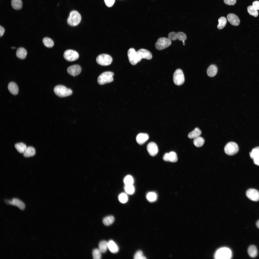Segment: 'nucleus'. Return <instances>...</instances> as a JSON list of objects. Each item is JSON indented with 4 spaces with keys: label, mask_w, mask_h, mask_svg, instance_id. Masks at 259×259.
Returning <instances> with one entry per match:
<instances>
[{
    "label": "nucleus",
    "mask_w": 259,
    "mask_h": 259,
    "mask_svg": "<svg viewBox=\"0 0 259 259\" xmlns=\"http://www.w3.org/2000/svg\"><path fill=\"white\" fill-rule=\"evenodd\" d=\"M173 80L174 83L177 85H180L183 83L184 81V76L181 69H178L175 71L173 74Z\"/></svg>",
    "instance_id": "obj_8"
},
{
    "label": "nucleus",
    "mask_w": 259,
    "mask_h": 259,
    "mask_svg": "<svg viewBox=\"0 0 259 259\" xmlns=\"http://www.w3.org/2000/svg\"><path fill=\"white\" fill-rule=\"evenodd\" d=\"M218 68L215 65H210L207 70V74L210 77L214 76L217 74Z\"/></svg>",
    "instance_id": "obj_22"
},
{
    "label": "nucleus",
    "mask_w": 259,
    "mask_h": 259,
    "mask_svg": "<svg viewBox=\"0 0 259 259\" xmlns=\"http://www.w3.org/2000/svg\"><path fill=\"white\" fill-rule=\"evenodd\" d=\"M171 44V41L168 38L162 37L158 40L155 43V47L157 49L162 50L168 47Z\"/></svg>",
    "instance_id": "obj_5"
},
{
    "label": "nucleus",
    "mask_w": 259,
    "mask_h": 259,
    "mask_svg": "<svg viewBox=\"0 0 259 259\" xmlns=\"http://www.w3.org/2000/svg\"><path fill=\"white\" fill-rule=\"evenodd\" d=\"M239 150V147L236 143L233 142L228 143L224 148L225 153L229 155H233L236 153Z\"/></svg>",
    "instance_id": "obj_7"
},
{
    "label": "nucleus",
    "mask_w": 259,
    "mask_h": 259,
    "mask_svg": "<svg viewBox=\"0 0 259 259\" xmlns=\"http://www.w3.org/2000/svg\"><path fill=\"white\" fill-rule=\"evenodd\" d=\"M253 159L254 163L258 165H259V157L254 158Z\"/></svg>",
    "instance_id": "obj_46"
},
{
    "label": "nucleus",
    "mask_w": 259,
    "mask_h": 259,
    "mask_svg": "<svg viewBox=\"0 0 259 259\" xmlns=\"http://www.w3.org/2000/svg\"><path fill=\"white\" fill-rule=\"evenodd\" d=\"M248 253L250 257L254 258L256 257L257 255L258 251L256 246L253 245L250 246L248 249Z\"/></svg>",
    "instance_id": "obj_26"
},
{
    "label": "nucleus",
    "mask_w": 259,
    "mask_h": 259,
    "mask_svg": "<svg viewBox=\"0 0 259 259\" xmlns=\"http://www.w3.org/2000/svg\"><path fill=\"white\" fill-rule=\"evenodd\" d=\"M250 157L253 159L254 158L259 157V147L253 148L250 153Z\"/></svg>",
    "instance_id": "obj_35"
},
{
    "label": "nucleus",
    "mask_w": 259,
    "mask_h": 259,
    "mask_svg": "<svg viewBox=\"0 0 259 259\" xmlns=\"http://www.w3.org/2000/svg\"><path fill=\"white\" fill-rule=\"evenodd\" d=\"M55 94L58 96L63 97L71 95L72 93V90L67 88L65 86L59 85L56 86L53 89Z\"/></svg>",
    "instance_id": "obj_1"
},
{
    "label": "nucleus",
    "mask_w": 259,
    "mask_h": 259,
    "mask_svg": "<svg viewBox=\"0 0 259 259\" xmlns=\"http://www.w3.org/2000/svg\"><path fill=\"white\" fill-rule=\"evenodd\" d=\"M119 201L122 203H126L128 200V197L126 194L122 193L120 194L118 196Z\"/></svg>",
    "instance_id": "obj_40"
},
{
    "label": "nucleus",
    "mask_w": 259,
    "mask_h": 259,
    "mask_svg": "<svg viewBox=\"0 0 259 259\" xmlns=\"http://www.w3.org/2000/svg\"><path fill=\"white\" fill-rule=\"evenodd\" d=\"M218 24L217 26L218 28L221 29L223 28L226 25L227 20L226 18L224 17H221L218 19Z\"/></svg>",
    "instance_id": "obj_30"
},
{
    "label": "nucleus",
    "mask_w": 259,
    "mask_h": 259,
    "mask_svg": "<svg viewBox=\"0 0 259 259\" xmlns=\"http://www.w3.org/2000/svg\"><path fill=\"white\" fill-rule=\"evenodd\" d=\"M114 75L113 73L111 71L103 72L98 77V82L100 85H103L112 82L113 80V77Z\"/></svg>",
    "instance_id": "obj_4"
},
{
    "label": "nucleus",
    "mask_w": 259,
    "mask_h": 259,
    "mask_svg": "<svg viewBox=\"0 0 259 259\" xmlns=\"http://www.w3.org/2000/svg\"><path fill=\"white\" fill-rule=\"evenodd\" d=\"M247 11L249 14L255 17H257L258 15V12L252 6H250L247 8Z\"/></svg>",
    "instance_id": "obj_34"
},
{
    "label": "nucleus",
    "mask_w": 259,
    "mask_h": 259,
    "mask_svg": "<svg viewBox=\"0 0 259 259\" xmlns=\"http://www.w3.org/2000/svg\"><path fill=\"white\" fill-rule=\"evenodd\" d=\"M232 253L231 250L227 247H222L218 249L215 253L214 257L218 259H228L231 258Z\"/></svg>",
    "instance_id": "obj_3"
},
{
    "label": "nucleus",
    "mask_w": 259,
    "mask_h": 259,
    "mask_svg": "<svg viewBox=\"0 0 259 259\" xmlns=\"http://www.w3.org/2000/svg\"><path fill=\"white\" fill-rule=\"evenodd\" d=\"M256 225L257 227L259 229V220L257 222Z\"/></svg>",
    "instance_id": "obj_47"
},
{
    "label": "nucleus",
    "mask_w": 259,
    "mask_h": 259,
    "mask_svg": "<svg viewBox=\"0 0 259 259\" xmlns=\"http://www.w3.org/2000/svg\"><path fill=\"white\" fill-rule=\"evenodd\" d=\"M63 56L67 60L69 61H75L79 57V54L76 51L71 49L66 50L64 52Z\"/></svg>",
    "instance_id": "obj_10"
},
{
    "label": "nucleus",
    "mask_w": 259,
    "mask_h": 259,
    "mask_svg": "<svg viewBox=\"0 0 259 259\" xmlns=\"http://www.w3.org/2000/svg\"><path fill=\"white\" fill-rule=\"evenodd\" d=\"M148 135L146 133H141L139 134L136 137L137 142L140 145L145 143L148 139Z\"/></svg>",
    "instance_id": "obj_19"
},
{
    "label": "nucleus",
    "mask_w": 259,
    "mask_h": 259,
    "mask_svg": "<svg viewBox=\"0 0 259 259\" xmlns=\"http://www.w3.org/2000/svg\"><path fill=\"white\" fill-rule=\"evenodd\" d=\"M22 2L21 0H11V5L13 9L19 10L21 9L22 6Z\"/></svg>",
    "instance_id": "obj_27"
},
{
    "label": "nucleus",
    "mask_w": 259,
    "mask_h": 259,
    "mask_svg": "<svg viewBox=\"0 0 259 259\" xmlns=\"http://www.w3.org/2000/svg\"><path fill=\"white\" fill-rule=\"evenodd\" d=\"M147 200L150 202L155 201L157 199V195L154 192H150L147 194L146 196Z\"/></svg>",
    "instance_id": "obj_36"
},
{
    "label": "nucleus",
    "mask_w": 259,
    "mask_h": 259,
    "mask_svg": "<svg viewBox=\"0 0 259 259\" xmlns=\"http://www.w3.org/2000/svg\"><path fill=\"white\" fill-rule=\"evenodd\" d=\"M124 182L125 185H132L134 182V180L131 176L128 175L125 177Z\"/></svg>",
    "instance_id": "obj_38"
},
{
    "label": "nucleus",
    "mask_w": 259,
    "mask_h": 259,
    "mask_svg": "<svg viewBox=\"0 0 259 259\" xmlns=\"http://www.w3.org/2000/svg\"><path fill=\"white\" fill-rule=\"evenodd\" d=\"M112 59L109 55L103 54L99 55L96 58L97 63L101 65L107 66L110 65L112 63Z\"/></svg>",
    "instance_id": "obj_6"
},
{
    "label": "nucleus",
    "mask_w": 259,
    "mask_h": 259,
    "mask_svg": "<svg viewBox=\"0 0 259 259\" xmlns=\"http://www.w3.org/2000/svg\"><path fill=\"white\" fill-rule=\"evenodd\" d=\"M102 253L99 249L96 248L92 251L93 258L94 259H100L101 257Z\"/></svg>",
    "instance_id": "obj_37"
},
{
    "label": "nucleus",
    "mask_w": 259,
    "mask_h": 259,
    "mask_svg": "<svg viewBox=\"0 0 259 259\" xmlns=\"http://www.w3.org/2000/svg\"><path fill=\"white\" fill-rule=\"evenodd\" d=\"M252 6L256 9L259 10V1H256L253 2Z\"/></svg>",
    "instance_id": "obj_44"
},
{
    "label": "nucleus",
    "mask_w": 259,
    "mask_h": 259,
    "mask_svg": "<svg viewBox=\"0 0 259 259\" xmlns=\"http://www.w3.org/2000/svg\"><path fill=\"white\" fill-rule=\"evenodd\" d=\"M15 147L17 150L19 152L23 153L25 151L27 147L26 145L22 142L15 144Z\"/></svg>",
    "instance_id": "obj_28"
},
{
    "label": "nucleus",
    "mask_w": 259,
    "mask_h": 259,
    "mask_svg": "<svg viewBox=\"0 0 259 259\" xmlns=\"http://www.w3.org/2000/svg\"><path fill=\"white\" fill-rule=\"evenodd\" d=\"M127 55L129 61L131 65H135L138 62L137 59L136 53L134 48H130L128 51Z\"/></svg>",
    "instance_id": "obj_13"
},
{
    "label": "nucleus",
    "mask_w": 259,
    "mask_h": 259,
    "mask_svg": "<svg viewBox=\"0 0 259 259\" xmlns=\"http://www.w3.org/2000/svg\"><path fill=\"white\" fill-rule=\"evenodd\" d=\"M227 18L230 23L232 25L235 26H238L240 21L238 17L235 14L230 13L228 14Z\"/></svg>",
    "instance_id": "obj_16"
},
{
    "label": "nucleus",
    "mask_w": 259,
    "mask_h": 259,
    "mask_svg": "<svg viewBox=\"0 0 259 259\" xmlns=\"http://www.w3.org/2000/svg\"><path fill=\"white\" fill-rule=\"evenodd\" d=\"M201 134V131L198 128H196L188 134V137L190 139H194L200 136Z\"/></svg>",
    "instance_id": "obj_24"
},
{
    "label": "nucleus",
    "mask_w": 259,
    "mask_h": 259,
    "mask_svg": "<svg viewBox=\"0 0 259 259\" xmlns=\"http://www.w3.org/2000/svg\"><path fill=\"white\" fill-rule=\"evenodd\" d=\"M108 248L112 253H115L119 250V248L113 240H111L108 242Z\"/></svg>",
    "instance_id": "obj_20"
},
{
    "label": "nucleus",
    "mask_w": 259,
    "mask_h": 259,
    "mask_svg": "<svg viewBox=\"0 0 259 259\" xmlns=\"http://www.w3.org/2000/svg\"><path fill=\"white\" fill-rule=\"evenodd\" d=\"M163 159L165 161L172 162H176L178 160L176 153L173 151L165 153L163 157Z\"/></svg>",
    "instance_id": "obj_17"
},
{
    "label": "nucleus",
    "mask_w": 259,
    "mask_h": 259,
    "mask_svg": "<svg viewBox=\"0 0 259 259\" xmlns=\"http://www.w3.org/2000/svg\"><path fill=\"white\" fill-rule=\"evenodd\" d=\"M147 149L149 153L152 156L156 155L158 152V146L153 142H151L148 144Z\"/></svg>",
    "instance_id": "obj_15"
},
{
    "label": "nucleus",
    "mask_w": 259,
    "mask_h": 259,
    "mask_svg": "<svg viewBox=\"0 0 259 259\" xmlns=\"http://www.w3.org/2000/svg\"><path fill=\"white\" fill-rule=\"evenodd\" d=\"M8 87L9 90L12 94L16 95L18 94V88L15 83L10 82L8 84Z\"/></svg>",
    "instance_id": "obj_21"
},
{
    "label": "nucleus",
    "mask_w": 259,
    "mask_h": 259,
    "mask_svg": "<svg viewBox=\"0 0 259 259\" xmlns=\"http://www.w3.org/2000/svg\"><path fill=\"white\" fill-rule=\"evenodd\" d=\"M42 42L44 45L46 47L51 48L54 45V42L50 38L47 37L44 38Z\"/></svg>",
    "instance_id": "obj_32"
},
{
    "label": "nucleus",
    "mask_w": 259,
    "mask_h": 259,
    "mask_svg": "<svg viewBox=\"0 0 259 259\" xmlns=\"http://www.w3.org/2000/svg\"><path fill=\"white\" fill-rule=\"evenodd\" d=\"M81 71V66L78 65L71 66L67 69V71L70 75L74 77L79 74Z\"/></svg>",
    "instance_id": "obj_14"
},
{
    "label": "nucleus",
    "mask_w": 259,
    "mask_h": 259,
    "mask_svg": "<svg viewBox=\"0 0 259 259\" xmlns=\"http://www.w3.org/2000/svg\"><path fill=\"white\" fill-rule=\"evenodd\" d=\"M5 32V29L2 26H0V36L1 37L3 35Z\"/></svg>",
    "instance_id": "obj_45"
},
{
    "label": "nucleus",
    "mask_w": 259,
    "mask_h": 259,
    "mask_svg": "<svg viewBox=\"0 0 259 259\" xmlns=\"http://www.w3.org/2000/svg\"><path fill=\"white\" fill-rule=\"evenodd\" d=\"M168 38L171 41L178 40L180 41H185L187 39L186 35L182 32H178L177 33L174 32H170L168 35Z\"/></svg>",
    "instance_id": "obj_11"
},
{
    "label": "nucleus",
    "mask_w": 259,
    "mask_h": 259,
    "mask_svg": "<svg viewBox=\"0 0 259 259\" xmlns=\"http://www.w3.org/2000/svg\"><path fill=\"white\" fill-rule=\"evenodd\" d=\"M134 258L135 259H145L146 257L143 255L142 251L139 250L137 251L135 254Z\"/></svg>",
    "instance_id": "obj_41"
},
{
    "label": "nucleus",
    "mask_w": 259,
    "mask_h": 259,
    "mask_svg": "<svg viewBox=\"0 0 259 259\" xmlns=\"http://www.w3.org/2000/svg\"><path fill=\"white\" fill-rule=\"evenodd\" d=\"M99 249L102 253L106 252L107 248L108 242L105 240L100 241L99 244Z\"/></svg>",
    "instance_id": "obj_29"
},
{
    "label": "nucleus",
    "mask_w": 259,
    "mask_h": 259,
    "mask_svg": "<svg viewBox=\"0 0 259 259\" xmlns=\"http://www.w3.org/2000/svg\"><path fill=\"white\" fill-rule=\"evenodd\" d=\"M106 6L108 7H111L114 4L115 0H104Z\"/></svg>",
    "instance_id": "obj_42"
},
{
    "label": "nucleus",
    "mask_w": 259,
    "mask_h": 259,
    "mask_svg": "<svg viewBox=\"0 0 259 259\" xmlns=\"http://www.w3.org/2000/svg\"><path fill=\"white\" fill-rule=\"evenodd\" d=\"M204 142V139L200 136L194 139L193 141L194 144L196 147H198L202 146L203 145Z\"/></svg>",
    "instance_id": "obj_31"
},
{
    "label": "nucleus",
    "mask_w": 259,
    "mask_h": 259,
    "mask_svg": "<svg viewBox=\"0 0 259 259\" xmlns=\"http://www.w3.org/2000/svg\"><path fill=\"white\" fill-rule=\"evenodd\" d=\"M137 59L138 62L142 59L150 60L152 57L151 53L149 51L144 49H141L137 52Z\"/></svg>",
    "instance_id": "obj_9"
},
{
    "label": "nucleus",
    "mask_w": 259,
    "mask_h": 259,
    "mask_svg": "<svg viewBox=\"0 0 259 259\" xmlns=\"http://www.w3.org/2000/svg\"><path fill=\"white\" fill-rule=\"evenodd\" d=\"M246 195L249 199L252 201L259 200V192L255 189L250 188L248 189L246 192Z\"/></svg>",
    "instance_id": "obj_12"
},
{
    "label": "nucleus",
    "mask_w": 259,
    "mask_h": 259,
    "mask_svg": "<svg viewBox=\"0 0 259 259\" xmlns=\"http://www.w3.org/2000/svg\"><path fill=\"white\" fill-rule=\"evenodd\" d=\"M224 3L229 5H234L236 3V0H224Z\"/></svg>",
    "instance_id": "obj_43"
},
{
    "label": "nucleus",
    "mask_w": 259,
    "mask_h": 259,
    "mask_svg": "<svg viewBox=\"0 0 259 259\" xmlns=\"http://www.w3.org/2000/svg\"><path fill=\"white\" fill-rule=\"evenodd\" d=\"M124 189L125 192L129 194H132L135 191V188L133 184L125 185Z\"/></svg>",
    "instance_id": "obj_39"
},
{
    "label": "nucleus",
    "mask_w": 259,
    "mask_h": 259,
    "mask_svg": "<svg viewBox=\"0 0 259 259\" xmlns=\"http://www.w3.org/2000/svg\"><path fill=\"white\" fill-rule=\"evenodd\" d=\"M27 53V51L25 48L20 47L17 49L16 52V55L18 58L23 59L25 58Z\"/></svg>",
    "instance_id": "obj_23"
},
{
    "label": "nucleus",
    "mask_w": 259,
    "mask_h": 259,
    "mask_svg": "<svg viewBox=\"0 0 259 259\" xmlns=\"http://www.w3.org/2000/svg\"><path fill=\"white\" fill-rule=\"evenodd\" d=\"M81 17L80 14L77 11H72L70 13L67 20L68 24L72 26L78 25L81 22Z\"/></svg>",
    "instance_id": "obj_2"
},
{
    "label": "nucleus",
    "mask_w": 259,
    "mask_h": 259,
    "mask_svg": "<svg viewBox=\"0 0 259 259\" xmlns=\"http://www.w3.org/2000/svg\"><path fill=\"white\" fill-rule=\"evenodd\" d=\"M7 202L10 204L17 206L21 210H23L25 208L24 203L17 198H13L12 200H7Z\"/></svg>",
    "instance_id": "obj_18"
},
{
    "label": "nucleus",
    "mask_w": 259,
    "mask_h": 259,
    "mask_svg": "<svg viewBox=\"0 0 259 259\" xmlns=\"http://www.w3.org/2000/svg\"><path fill=\"white\" fill-rule=\"evenodd\" d=\"M35 153V148L32 147L30 146L27 147L23 153V155L25 157H28L34 156Z\"/></svg>",
    "instance_id": "obj_25"
},
{
    "label": "nucleus",
    "mask_w": 259,
    "mask_h": 259,
    "mask_svg": "<svg viewBox=\"0 0 259 259\" xmlns=\"http://www.w3.org/2000/svg\"><path fill=\"white\" fill-rule=\"evenodd\" d=\"M114 220V217L112 216H110L104 218L103 220V222L105 225L109 226L112 224Z\"/></svg>",
    "instance_id": "obj_33"
},
{
    "label": "nucleus",
    "mask_w": 259,
    "mask_h": 259,
    "mask_svg": "<svg viewBox=\"0 0 259 259\" xmlns=\"http://www.w3.org/2000/svg\"><path fill=\"white\" fill-rule=\"evenodd\" d=\"M11 48L12 49H14L16 48V47H11Z\"/></svg>",
    "instance_id": "obj_48"
}]
</instances>
